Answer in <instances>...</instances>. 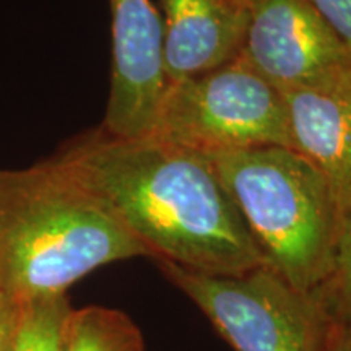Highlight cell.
Listing matches in <instances>:
<instances>
[{
    "label": "cell",
    "mask_w": 351,
    "mask_h": 351,
    "mask_svg": "<svg viewBox=\"0 0 351 351\" xmlns=\"http://www.w3.org/2000/svg\"><path fill=\"white\" fill-rule=\"evenodd\" d=\"M208 156L267 265L300 291L314 293L330 271L340 221L327 179L287 147Z\"/></svg>",
    "instance_id": "cell-3"
},
{
    "label": "cell",
    "mask_w": 351,
    "mask_h": 351,
    "mask_svg": "<svg viewBox=\"0 0 351 351\" xmlns=\"http://www.w3.org/2000/svg\"><path fill=\"white\" fill-rule=\"evenodd\" d=\"M166 85L215 70L243 52L249 8L243 0H158Z\"/></svg>",
    "instance_id": "cell-8"
},
{
    "label": "cell",
    "mask_w": 351,
    "mask_h": 351,
    "mask_svg": "<svg viewBox=\"0 0 351 351\" xmlns=\"http://www.w3.org/2000/svg\"><path fill=\"white\" fill-rule=\"evenodd\" d=\"M70 311L67 295L16 300L10 351H65V324Z\"/></svg>",
    "instance_id": "cell-11"
},
{
    "label": "cell",
    "mask_w": 351,
    "mask_h": 351,
    "mask_svg": "<svg viewBox=\"0 0 351 351\" xmlns=\"http://www.w3.org/2000/svg\"><path fill=\"white\" fill-rule=\"evenodd\" d=\"M16 324V300L0 293V351H10Z\"/></svg>",
    "instance_id": "cell-14"
},
{
    "label": "cell",
    "mask_w": 351,
    "mask_h": 351,
    "mask_svg": "<svg viewBox=\"0 0 351 351\" xmlns=\"http://www.w3.org/2000/svg\"><path fill=\"white\" fill-rule=\"evenodd\" d=\"M109 3L112 70L101 129L114 137H147L166 88L163 19L155 0H109Z\"/></svg>",
    "instance_id": "cell-7"
},
{
    "label": "cell",
    "mask_w": 351,
    "mask_h": 351,
    "mask_svg": "<svg viewBox=\"0 0 351 351\" xmlns=\"http://www.w3.org/2000/svg\"><path fill=\"white\" fill-rule=\"evenodd\" d=\"M153 261L236 276L267 265L208 155L152 137L88 132L52 156Z\"/></svg>",
    "instance_id": "cell-1"
},
{
    "label": "cell",
    "mask_w": 351,
    "mask_h": 351,
    "mask_svg": "<svg viewBox=\"0 0 351 351\" xmlns=\"http://www.w3.org/2000/svg\"><path fill=\"white\" fill-rule=\"evenodd\" d=\"M291 148L330 184L340 213L351 207V82L332 91L283 93Z\"/></svg>",
    "instance_id": "cell-9"
},
{
    "label": "cell",
    "mask_w": 351,
    "mask_h": 351,
    "mask_svg": "<svg viewBox=\"0 0 351 351\" xmlns=\"http://www.w3.org/2000/svg\"><path fill=\"white\" fill-rule=\"evenodd\" d=\"M322 351H351V327L332 322Z\"/></svg>",
    "instance_id": "cell-15"
},
{
    "label": "cell",
    "mask_w": 351,
    "mask_h": 351,
    "mask_svg": "<svg viewBox=\"0 0 351 351\" xmlns=\"http://www.w3.org/2000/svg\"><path fill=\"white\" fill-rule=\"evenodd\" d=\"M148 252L90 189L49 160L0 171V293L67 295L111 262Z\"/></svg>",
    "instance_id": "cell-2"
},
{
    "label": "cell",
    "mask_w": 351,
    "mask_h": 351,
    "mask_svg": "<svg viewBox=\"0 0 351 351\" xmlns=\"http://www.w3.org/2000/svg\"><path fill=\"white\" fill-rule=\"evenodd\" d=\"M314 295L332 322L351 327V207L340 213L330 271Z\"/></svg>",
    "instance_id": "cell-12"
},
{
    "label": "cell",
    "mask_w": 351,
    "mask_h": 351,
    "mask_svg": "<svg viewBox=\"0 0 351 351\" xmlns=\"http://www.w3.org/2000/svg\"><path fill=\"white\" fill-rule=\"evenodd\" d=\"M234 351H322L330 317L314 293L291 287L269 265L218 276L156 261Z\"/></svg>",
    "instance_id": "cell-5"
},
{
    "label": "cell",
    "mask_w": 351,
    "mask_h": 351,
    "mask_svg": "<svg viewBox=\"0 0 351 351\" xmlns=\"http://www.w3.org/2000/svg\"><path fill=\"white\" fill-rule=\"evenodd\" d=\"M241 57L282 93L351 82V52L307 0H247Z\"/></svg>",
    "instance_id": "cell-6"
},
{
    "label": "cell",
    "mask_w": 351,
    "mask_h": 351,
    "mask_svg": "<svg viewBox=\"0 0 351 351\" xmlns=\"http://www.w3.org/2000/svg\"><path fill=\"white\" fill-rule=\"evenodd\" d=\"M243 2H245V3H247V0H243Z\"/></svg>",
    "instance_id": "cell-16"
},
{
    "label": "cell",
    "mask_w": 351,
    "mask_h": 351,
    "mask_svg": "<svg viewBox=\"0 0 351 351\" xmlns=\"http://www.w3.org/2000/svg\"><path fill=\"white\" fill-rule=\"evenodd\" d=\"M150 135L204 155L291 148L283 93L241 56L207 73L168 83Z\"/></svg>",
    "instance_id": "cell-4"
},
{
    "label": "cell",
    "mask_w": 351,
    "mask_h": 351,
    "mask_svg": "<svg viewBox=\"0 0 351 351\" xmlns=\"http://www.w3.org/2000/svg\"><path fill=\"white\" fill-rule=\"evenodd\" d=\"M65 351H145L137 324L122 311L86 306L70 311L65 324Z\"/></svg>",
    "instance_id": "cell-10"
},
{
    "label": "cell",
    "mask_w": 351,
    "mask_h": 351,
    "mask_svg": "<svg viewBox=\"0 0 351 351\" xmlns=\"http://www.w3.org/2000/svg\"><path fill=\"white\" fill-rule=\"evenodd\" d=\"M351 52V0H307Z\"/></svg>",
    "instance_id": "cell-13"
}]
</instances>
